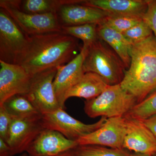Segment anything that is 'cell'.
<instances>
[{
  "label": "cell",
  "mask_w": 156,
  "mask_h": 156,
  "mask_svg": "<svg viewBox=\"0 0 156 156\" xmlns=\"http://www.w3.org/2000/svg\"><path fill=\"white\" fill-rule=\"evenodd\" d=\"M142 121L156 138V114Z\"/></svg>",
  "instance_id": "obj_28"
},
{
  "label": "cell",
  "mask_w": 156,
  "mask_h": 156,
  "mask_svg": "<svg viewBox=\"0 0 156 156\" xmlns=\"http://www.w3.org/2000/svg\"><path fill=\"white\" fill-rule=\"evenodd\" d=\"M13 151L9 144L0 138V156H13Z\"/></svg>",
  "instance_id": "obj_29"
},
{
  "label": "cell",
  "mask_w": 156,
  "mask_h": 156,
  "mask_svg": "<svg viewBox=\"0 0 156 156\" xmlns=\"http://www.w3.org/2000/svg\"><path fill=\"white\" fill-rule=\"evenodd\" d=\"M76 156H130L125 149L107 148L101 146L79 145L74 149Z\"/></svg>",
  "instance_id": "obj_23"
},
{
  "label": "cell",
  "mask_w": 156,
  "mask_h": 156,
  "mask_svg": "<svg viewBox=\"0 0 156 156\" xmlns=\"http://www.w3.org/2000/svg\"><path fill=\"white\" fill-rule=\"evenodd\" d=\"M19 1L1 0L0 8L11 17L28 36L52 32H61L56 13L30 14L21 11Z\"/></svg>",
  "instance_id": "obj_5"
},
{
  "label": "cell",
  "mask_w": 156,
  "mask_h": 156,
  "mask_svg": "<svg viewBox=\"0 0 156 156\" xmlns=\"http://www.w3.org/2000/svg\"><path fill=\"white\" fill-rule=\"evenodd\" d=\"M79 48L75 38L62 32L29 36L27 48L18 65L33 76L67 64L78 55Z\"/></svg>",
  "instance_id": "obj_1"
},
{
  "label": "cell",
  "mask_w": 156,
  "mask_h": 156,
  "mask_svg": "<svg viewBox=\"0 0 156 156\" xmlns=\"http://www.w3.org/2000/svg\"><path fill=\"white\" fill-rule=\"evenodd\" d=\"M97 23H87L73 26L61 27V32L80 39L83 46L89 47L99 39L97 33Z\"/></svg>",
  "instance_id": "obj_20"
},
{
  "label": "cell",
  "mask_w": 156,
  "mask_h": 156,
  "mask_svg": "<svg viewBox=\"0 0 156 156\" xmlns=\"http://www.w3.org/2000/svg\"><path fill=\"white\" fill-rule=\"evenodd\" d=\"M126 133L125 117L109 118L100 128L81 136L76 141L79 145H98L122 149Z\"/></svg>",
  "instance_id": "obj_9"
},
{
  "label": "cell",
  "mask_w": 156,
  "mask_h": 156,
  "mask_svg": "<svg viewBox=\"0 0 156 156\" xmlns=\"http://www.w3.org/2000/svg\"><path fill=\"white\" fill-rule=\"evenodd\" d=\"M63 3L62 0H24L19 1V8L21 11L30 14L56 13Z\"/></svg>",
  "instance_id": "obj_21"
},
{
  "label": "cell",
  "mask_w": 156,
  "mask_h": 156,
  "mask_svg": "<svg viewBox=\"0 0 156 156\" xmlns=\"http://www.w3.org/2000/svg\"><path fill=\"white\" fill-rule=\"evenodd\" d=\"M142 18L156 38V0H148L147 9Z\"/></svg>",
  "instance_id": "obj_27"
},
{
  "label": "cell",
  "mask_w": 156,
  "mask_h": 156,
  "mask_svg": "<svg viewBox=\"0 0 156 156\" xmlns=\"http://www.w3.org/2000/svg\"><path fill=\"white\" fill-rule=\"evenodd\" d=\"M78 146L77 141L68 139L58 131L44 128L26 152L28 156H55Z\"/></svg>",
  "instance_id": "obj_14"
},
{
  "label": "cell",
  "mask_w": 156,
  "mask_h": 156,
  "mask_svg": "<svg viewBox=\"0 0 156 156\" xmlns=\"http://www.w3.org/2000/svg\"><path fill=\"white\" fill-rule=\"evenodd\" d=\"M20 156H28L27 153H24L22 155H21Z\"/></svg>",
  "instance_id": "obj_32"
},
{
  "label": "cell",
  "mask_w": 156,
  "mask_h": 156,
  "mask_svg": "<svg viewBox=\"0 0 156 156\" xmlns=\"http://www.w3.org/2000/svg\"><path fill=\"white\" fill-rule=\"evenodd\" d=\"M142 20V16L138 15L110 14L102 22L109 27L123 33Z\"/></svg>",
  "instance_id": "obj_24"
},
{
  "label": "cell",
  "mask_w": 156,
  "mask_h": 156,
  "mask_svg": "<svg viewBox=\"0 0 156 156\" xmlns=\"http://www.w3.org/2000/svg\"><path fill=\"white\" fill-rule=\"evenodd\" d=\"M83 1L67 0L56 11L61 27L73 26L102 22L110 14L100 9L81 4Z\"/></svg>",
  "instance_id": "obj_10"
},
{
  "label": "cell",
  "mask_w": 156,
  "mask_h": 156,
  "mask_svg": "<svg viewBox=\"0 0 156 156\" xmlns=\"http://www.w3.org/2000/svg\"><path fill=\"white\" fill-rule=\"evenodd\" d=\"M41 117L17 118L13 120L9 129L7 143L11 147L13 155L26 151L37 136L44 129Z\"/></svg>",
  "instance_id": "obj_13"
},
{
  "label": "cell",
  "mask_w": 156,
  "mask_h": 156,
  "mask_svg": "<svg viewBox=\"0 0 156 156\" xmlns=\"http://www.w3.org/2000/svg\"><path fill=\"white\" fill-rule=\"evenodd\" d=\"M131 62L120 83L123 89L141 102L156 90V38L154 34L132 45Z\"/></svg>",
  "instance_id": "obj_2"
},
{
  "label": "cell",
  "mask_w": 156,
  "mask_h": 156,
  "mask_svg": "<svg viewBox=\"0 0 156 156\" xmlns=\"http://www.w3.org/2000/svg\"><path fill=\"white\" fill-rule=\"evenodd\" d=\"M156 114V90L136 104L125 117L143 120Z\"/></svg>",
  "instance_id": "obj_22"
},
{
  "label": "cell",
  "mask_w": 156,
  "mask_h": 156,
  "mask_svg": "<svg viewBox=\"0 0 156 156\" xmlns=\"http://www.w3.org/2000/svg\"><path fill=\"white\" fill-rule=\"evenodd\" d=\"M29 36L0 9V61L18 64L28 44Z\"/></svg>",
  "instance_id": "obj_6"
},
{
  "label": "cell",
  "mask_w": 156,
  "mask_h": 156,
  "mask_svg": "<svg viewBox=\"0 0 156 156\" xmlns=\"http://www.w3.org/2000/svg\"><path fill=\"white\" fill-rule=\"evenodd\" d=\"M107 119L102 117L96 123L86 124L69 115L63 109L59 108L42 115L41 122L44 128L58 131L68 139L76 141L81 136L100 128Z\"/></svg>",
  "instance_id": "obj_7"
},
{
  "label": "cell",
  "mask_w": 156,
  "mask_h": 156,
  "mask_svg": "<svg viewBox=\"0 0 156 156\" xmlns=\"http://www.w3.org/2000/svg\"><path fill=\"white\" fill-rule=\"evenodd\" d=\"M108 86L100 76L93 73H86L77 83L69 90L66 100L71 97L90 100L100 95Z\"/></svg>",
  "instance_id": "obj_18"
},
{
  "label": "cell",
  "mask_w": 156,
  "mask_h": 156,
  "mask_svg": "<svg viewBox=\"0 0 156 156\" xmlns=\"http://www.w3.org/2000/svg\"><path fill=\"white\" fill-rule=\"evenodd\" d=\"M2 105L5 107L14 118H33L42 116L26 95H14L7 99Z\"/></svg>",
  "instance_id": "obj_19"
},
{
  "label": "cell",
  "mask_w": 156,
  "mask_h": 156,
  "mask_svg": "<svg viewBox=\"0 0 156 156\" xmlns=\"http://www.w3.org/2000/svg\"><path fill=\"white\" fill-rule=\"evenodd\" d=\"M83 68L85 73L97 74L110 86L120 84L126 70L120 57L100 39L88 47Z\"/></svg>",
  "instance_id": "obj_3"
},
{
  "label": "cell",
  "mask_w": 156,
  "mask_h": 156,
  "mask_svg": "<svg viewBox=\"0 0 156 156\" xmlns=\"http://www.w3.org/2000/svg\"><path fill=\"white\" fill-rule=\"evenodd\" d=\"M125 118L126 133L123 149L135 153L153 156L156 153V138L151 131L142 120Z\"/></svg>",
  "instance_id": "obj_15"
},
{
  "label": "cell",
  "mask_w": 156,
  "mask_h": 156,
  "mask_svg": "<svg viewBox=\"0 0 156 156\" xmlns=\"http://www.w3.org/2000/svg\"><path fill=\"white\" fill-rule=\"evenodd\" d=\"M130 156H151L148 155L143 154L135 153L132 154L130 155Z\"/></svg>",
  "instance_id": "obj_31"
},
{
  "label": "cell",
  "mask_w": 156,
  "mask_h": 156,
  "mask_svg": "<svg viewBox=\"0 0 156 156\" xmlns=\"http://www.w3.org/2000/svg\"><path fill=\"white\" fill-rule=\"evenodd\" d=\"M97 29L99 39L106 43L115 52L126 69L129 68L131 64L132 45L122 33L109 27L102 22L97 24Z\"/></svg>",
  "instance_id": "obj_17"
},
{
  "label": "cell",
  "mask_w": 156,
  "mask_h": 156,
  "mask_svg": "<svg viewBox=\"0 0 156 156\" xmlns=\"http://www.w3.org/2000/svg\"><path fill=\"white\" fill-rule=\"evenodd\" d=\"M88 47L83 46L80 53L67 64L57 67L53 82L54 92L59 105L65 109L66 95L85 74L83 65Z\"/></svg>",
  "instance_id": "obj_12"
},
{
  "label": "cell",
  "mask_w": 156,
  "mask_h": 156,
  "mask_svg": "<svg viewBox=\"0 0 156 156\" xmlns=\"http://www.w3.org/2000/svg\"><path fill=\"white\" fill-rule=\"evenodd\" d=\"M122 34L131 45L142 42L154 34L143 20Z\"/></svg>",
  "instance_id": "obj_25"
},
{
  "label": "cell",
  "mask_w": 156,
  "mask_h": 156,
  "mask_svg": "<svg viewBox=\"0 0 156 156\" xmlns=\"http://www.w3.org/2000/svg\"><path fill=\"white\" fill-rule=\"evenodd\" d=\"M13 117L3 105L0 106V138L7 143L9 129Z\"/></svg>",
  "instance_id": "obj_26"
},
{
  "label": "cell",
  "mask_w": 156,
  "mask_h": 156,
  "mask_svg": "<svg viewBox=\"0 0 156 156\" xmlns=\"http://www.w3.org/2000/svg\"><path fill=\"white\" fill-rule=\"evenodd\" d=\"M81 4L100 9L111 15L143 16L147 9L148 0H87Z\"/></svg>",
  "instance_id": "obj_16"
},
{
  "label": "cell",
  "mask_w": 156,
  "mask_h": 156,
  "mask_svg": "<svg viewBox=\"0 0 156 156\" xmlns=\"http://www.w3.org/2000/svg\"><path fill=\"white\" fill-rule=\"evenodd\" d=\"M137 103L135 98L120 84L108 85L97 97L85 101L84 110L90 118L109 119L125 116Z\"/></svg>",
  "instance_id": "obj_4"
},
{
  "label": "cell",
  "mask_w": 156,
  "mask_h": 156,
  "mask_svg": "<svg viewBox=\"0 0 156 156\" xmlns=\"http://www.w3.org/2000/svg\"><path fill=\"white\" fill-rule=\"evenodd\" d=\"M0 105H2L14 95L27 94L33 76L20 65L0 61Z\"/></svg>",
  "instance_id": "obj_11"
},
{
  "label": "cell",
  "mask_w": 156,
  "mask_h": 156,
  "mask_svg": "<svg viewBox=\"0 0 156 156\" xmlns=\"http://www.w3.org/2000/svg\"><path fill=\"white\" fill-rule=\"evenodd\" d=\"M55 156H76L74 149L65 152Z\"/></svg>",
  "instance_id": "obj_30"
},
{
  "label": "cell",
  "mask_w": 156,
  "mask_h": 156,
  "mask_svg": "<svg viewBox=\"0 0 156 156\" xmlns=\"http://www.w3.org/2000/svg\"><path fill=\"white\" fill-rule=\"evenodd\" d=\"M153 156H156V153L155 154H154V155Z\"/></svg>",
  "instance_id": "obj_33"
},
{
  "label": "cell",
  "mask_w": 156,
  "mask_h": 156,
  "mask_svg": "<svg viewBox=\"0 0 156 156\" xmlns=\"http://www.w3.org/2000/svg\"><path fill=\"white\" fill-rule=\"evenodd\" d=\"M57 70V68H54L34 76L29 92L26 94L42 115L61 108L53 87Z\"/></svg>",
  "instance_id": "obj_8"
}]
</instances>
